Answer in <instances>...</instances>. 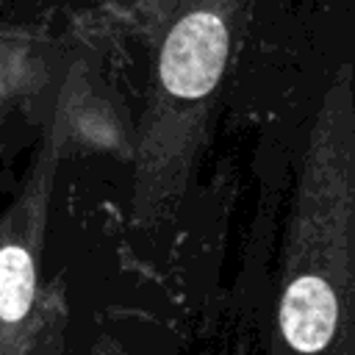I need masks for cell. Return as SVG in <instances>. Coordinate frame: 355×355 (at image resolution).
Returning <instances> with one entry per match:
<instances>
[{
    "instance_id": "3957f363",
    "label": "cell",
    "mask_w": 355,
    "mask_h": 355,
    "mask_svg": "<svg viewBox=\"0 0 355 355\" xmlns=\"http://www.w3.org/2000/svg\"><path fill=\"white\" fill-rule=\"evenodd\" d=\"M55 175L58 139L50 136L31 161L14 200L0 214V355L31 352Z\"/></svg>"
},
{
    "instance_id": "7a4b0ae2",
    "label": "cell",
    "mask_w": 355,
    "mask_h": 355,
    "mask_svg": "<svg viewBox=\"0 0 355 355\" xmlns=\"http://www.w3.org/2000/svg\"><path fill=\"white\" fill-rule=\"evenodd\" d=\"M230 55V31L214 8L180 17L158 55V92L141 125L130 219L141 230L166 225L186 200L202 141L205 108Z\"/></svg>"
},
{
    "instance_id": "6da1fadb",
    "label": "cell",
    "mask_w": 355,
    "mask_h": 355,
    "mask_svg": "<svg viewBox=\"0 0 355 355\" xmlns=\"http://www.w3.org/2000/svg\"><path fill=\"white\" fill-rule=\"evenodd\" d=\"M266 355H355V111L333 94L300 153Z\"/></svg>"
},
{
    "instance_id": "277c9868",
    "label": "cell",
    "mask_w": 355,
    "mask_h": 355,
    "mask_svg": "<svg viewBox=\"0 0 355 355\" xmlns=\"http://www.w3.org/2000/svg\"><path fill=\"white\" fill-rule=\"evenodd\" d=\"M89 355H130L114 336H108V333H100L97 338H94V344H92V349H89Z\"/></svg>"
},
{
    "instance_id": "5b68a950",
    "label": "cell",
    "mask_w": 355,
    "mask_h": 355,
    "mask_svg": "<svg viewBox=\"0 0 355 355\" xmlns=\"http://www.w3.org/2000/svg\"><path fill=\"white\" fill-rule=\"evenodd\" d=\"M0 94H3V72H0Z\"/></svg>"
}]
</instances>
